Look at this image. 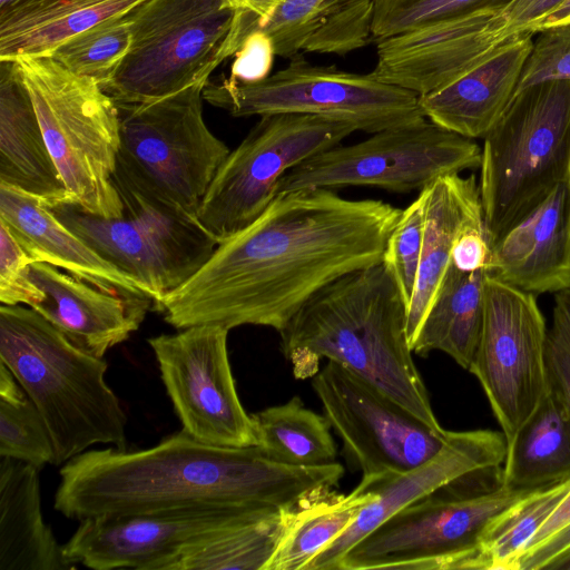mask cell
Listing matches in <instances>:
<instances>
[{"label":"cell","mask_w":570,"mask_h":570,"mask_svg":"<svg viewBox=\"0 0 570 570\" xmlns=\"http://www.w3.org/2000/svg\"><path fill=\"white\" fill-rule=\"evenodd\" d=\"M401 213L324 188L278 193L154 309L177 330L257 325L279 333L323 287L380 264Z\"/></svg>","instance_id":"6da1fadb"},{"label":"cell","mask_w":570,"mask_h":570,"mask_svg":"<svg viewBox=\"0 0 570 570\" xmlns=\"http://www.w3.org/2000/svg\"><path fill=\"white\" fill-rule=\"evenodd\" d=\"M59 474L53 508L80 521L186 509H287L336 487L344 468L289 465L257 445H213L181 430L138 451H85Z\"/></svg>","instance_id":"7a4b0ae2"},{"label":"cell","mask_w":570,"mask_h":570,"mask_svg":"<svg viewBox=\"0 0 570 570\" xmlns=\"http://www.w3.org/2000/svg\"><path fill=\"white\" fill-rule=\"evenodd\" d=\"M407 305L386 266L340 277L313 295L278 334L297 376L321 358L340 363L441 430L406 333Z\"/></svg>","instance_id":"3957f363"},{"label":"cell","mask_w":570,"mask_h":570,"mask_svg":"<svg viewBox=\"0 0 570 570\" xmlns=\"http://www.w3.org/2000/svg\"><path fill=\"white\" fill-rule=\"evenodd\" d=\"M0 362L42 415L63 465L95 444L126 450V414L107 362L75 346L31 307L0 306Z\"/></svg>","instance_id":"277c9868"},{"label":"cell","mask_w":570,"mask_h":570,"mask_svg":"<svg viewBox=\"0 0 570 570\" xmlns=\"http://www.w3.org/2000/svg\"><path fill=\"white\" fill-rule=\"evenodd\" d=\"M494 469L468 472L420 495L350 548L335 570H489L483 532L525 494L490 482Z\"/></svg>","instance_id":"5b68a950"},{"label":"cell","mask_w":570,"mask_h":570,"mask_svg":"<svg viewBox=\"0 0 570 570\" xmlns=\"http://www.w3.org/2000/svg\"><path fill=\"white\" fill-rule=\"evenodd\" d=\"M480 195L490 246L570 177V80L517 91L483 137Z\"/></svg>","instance_id":"8992f818"},{"label":"cell","mask_w":570,"mask_h":570,"mask_svg":"<svg viewBox=\"0 0 570 570\" xmlns=\"http://www.w3.org/2000/svg\"><path fill=\"white\" fill-rule=\"evenodd\" d=\"M14 62L71 199L95 215L121 216L114 180L120 145L116 101L95 79L70 72L51 57Z\"/></svg>","instance_id":"52a82bcc"},{"label":"cell","mask_w":570,"mask_h":570,"mask_svg":"<svg viewBox=\"0 0 570 570\" xmlns=\"http://www.w3.org/2000/svg\"><path fill=\"white\" fill-rule=\"evenodd\" d=\"M131 46L101 88L116 104L153 102L207 83L243 42L223 0H145L129 11Z\"/></svg>","instance_id":"ba28073f"},{"label":"cell","mask_w":570,"mask_h":570,"mask_svg":"<svg viewBox=\"0 0 570 570\" xmlns=\"http://www.w3.org/2000/svg\"><path fill=\"white\" fill-rule=\"evenodd\" d=\"M205 86L153 102L117 104L120 145L114 176L195 218L230 151L205 122Z\"/></svg>","instance_id":"9c48e42d"},{"label":"cell","mask_w":570,"mask_h":570,"mask_svg":"<svg viewBox=\"0 0 570 570\" xmlns=\"http://www.w3.org/2000/svg\"><path fill=\"white\" fill-rule=\"evenodd\" d=\"M114 180L124 205L119 217L95 215L72 199L48 206L101 257L150 288L155 308L204 265L217 243L195 217L119 177Z\"/></svg>","instance_id":"30bf717a"},{"label":"cell","mask_w":570,"mask_h":570,"mask_svg":"<svg viewBox=\"0 0 570 570\" xmlns=\"http://www.w3.org/2000/svg\"><path fill=\"white\" fill-rule=\"evenodd\" d=\"M419 97L372 72L315 66L302 55L259 82L240 83L222 76L203 90L204 100L234 117L315 115L350 122L370 134L425 118Z\"/></svg>","instance_id":"8fae6325"},{"label":"cell","mask_w":570,"mask_h":570,"mask_svg":"<svg viewBox=\"0 0 570 570\" xmlns=\"http://www.w3.org/2000/svg\"><path fill=\"white\" fill-rule=\"evenodd\" d=\"M354 131L350 122L322 116H261L217 169L196 212L197 222L217 245L227 240L262 215L288 170Z\"/></svg>","instance_id":"7c38bea8"},{"label":"cell","mask_w":570,"mask_h":570,"mask_svg":"<svg viewBox=\"0 0 570 570\" xmlns=\"http://www.w3.org/2000/svg\"><path fill=\"white\" fill-rule=\"evenodd\" d=\"M480 164L481 148L474 139L423 118L309 157L281 178L276 195L302 188L355 186L400 194L421 191L440 177L475 169Z\"/></svg>","instance_id":"4fadbf2b"},{"label":"cell","mask_w":570,"mask_h":570,"mask_svg":"<svg viewBox=\"0 0 570 570\" xmlns=\"http://www.w3.org/2000/svg\"><path fill=\"white\" fill-rule=\"evenodd\" d=\"M547 335L535 295L489 273L481 336L469 371L481 383L507 442L548 392Z\"/></svg>","instance_id":"5bb4252c"},{"label":"cell","mask_w":570,"mask_h":570,"mask_svg":"<svg viewBox=\"0 0 570 570\" xmlns=\"http://www.w3.org/2000/svg\"><path fill=\"white\" fill-rule=\"evenodd\" d=\"M312 386L323 414L363 476L396 475L431 458L449 431L436 430L348 367L328 361Z\"/></svg>","instance_id":"9a60e30c"},{"label":"cell","mask_w":570,"mask_h":570,"mask_svg":"<svg viewBox=\"0 0 570 570\" xmlns=\"http://www.w3.org/2000/svg\"><path fill=\"white\" fill-rule=\"evenodd\" d=\"M228 332L219 324H199L147 342L183 431L213 445H255L254 423L229 363Z\"/></svg>","instance_id":"2e32d148"},{"label":"cell","mask_w":570,"mask_h":570,"mask_svg":"<svg viewBox=\"0 0 570 570\" xmlns=\"http://www.w3.org/2000/svg\"><path fill=\"white\" fill-rule=\"evenodd\" d=\"M279 509L205 508L80 520L63 544L67 560L95 570H156L184 546Z\"/></svg>","instance_id":"e0dca14e"},{"label":"cell","mask_w":570,"mask_h":570,"mask_svg":"<svg viewBox=\"0 0 570 570\" xmlns=\"http://www.w3.org/2000/svg\"><path fill=\"white\" fill-rule=\"evenodd\" d=\"M499 14L492 10L466 13L380 39L372 73L417 96L434 92L503 43L495 35Z\"/></svg>","instance_id":"ac0fdd59"},{"label":"cell","mask_w":570,"mask_h":570,"mask_svg":"<svg viewBox=\"0 0 570 570\" xmlns=\"http://www.w3.org/2000/svg\"><path fill=\"white\" fill-rule=\"evenodd\" d=\"M505 452L503 433L490 430L449 431L442 449L423 464L396 475H370L375 498L338 538L309 561L305 570H335L350 548L396 511L456 476L499 468Z\"/></svg>","instance_id":"d6986e66"},{"label":"cell","mask_w":570,"mask_h":570,"mask_svg":"<svg viewBox=\"0 0 570 570\" xmlns=\"http://www.w3.org/2000/svg\"><path fill=\"white\" fill-rule=\"evenodd\" d=\"M30 274L43 293L31 308L75 346L96 357L102 358L126 341L154 307L151 299L99 289L47 263H32Z\"/></svg>","instance_id":"ffe728a7"},{"label":"cell","mask_w":570,"mask_h":570,"mask_svg":"<svg viewBox=\"0 0 570 570\" xmlns=\"http://www.w3.org/2000/svg\"><path fill=\"white\" fill-rule=\"evenodd\" d=\"M489 273L534 295L570 287V177L492 245Z\"/></svg>","instance_id":"44dd1931"},{"label":"cell","mask_w":570,"mask_h":570,"mask_svg":"<svg viewBox=\"0 0 570 570\" xmlns=\"http://www.w3.org/2000/svg\"><path fill=\"white\" fill-rule=\"evenodd\" d=\"M0 222L35 263L62 268L106 292L157 303L150 288L101 257L69 229L43 199L0 183Z\"/></svg>","instance_id":"7402d4cb"},{"label":"cell","mask_w":570,"mask_h":570,"mask_svg":"<svg viewBox=\"0 0 570 570\" xmlns=\"http://www.w3.org/2000/svg\"><path fill=\"white\" fill-rule=\"evenodd\" d=\"M531 33L515 36L445 87L419 97L424 117L461 136L483 138L512 100L525 60Z\"/></svg>","instance_id":"603a6c76"},{"label":"cell","mask_w":570,"mask_h":570,"mask_svg":"<svg viewBox=\"0 0 570 570\" xmlns=\"http://www.w3.org/2000/svg\"><path fill=\"white\" fill-rule=\"evenodd\" d=\"M424 233L416 285L407 307L410 346L451 265L454 242L466 229L484 228L479 184L474 175L440 177L423 189Z\"/></svg>","instance_id":"cb8c5ba5"},{"label":"cell","mask_w":570,"mask_h":570,"mask_svg":"<svg viewBox=\"0 0 570 570\" xmlns=\"http://www.w3.org/2000/svg\"><path fill=\"white\" fill-rule=\"evenodd\" d=\"M0 183L43 199H71L14 61H0Z\"/></svg>","instance_id":"d4e9b609"},{"label":"cell","mask_w":570,"mask_h":570,"mask_svg":"<svg viewBox=\"0 0 570 570\" xmlns=\"http://www.w3.org/2000/svg\"><path fill=\"white\" fill-rule=\"evenodd\" d=\"M39 469L0 456V570H68L41 512Z\"/></svg>","instance_id":"484cf974"},{"label":"cell","mask_w":570,"mask_h":570,"mask_svg":"<svg viewBox=\"0 0 570 570\" xmlns=\"http://www.w3.org/2000/svg\"><path fill=\"white\" fill-rule=\"evenodd\" d=\"M145 0H18L0 9V61L50 57L71 37Z\"/></svg>","instance_id":"4316f807"},{"label":"cell","mask_w":570,"mask_h":570,"mask_svg":"<svg viewBox=\"0 0 570 570\" xmlns=\"http://www.w3.org/2000/svg\"><path fill=\"white\" fill-rule=\"evenodd\" d=\"M500 483L531 492L570 479V407L550 384L537 409L507 442Z\"/></svg>","instance_id":"83f0119b"},{"label":"cell","mask_w":570,"mask_h":570,"mask_svg":"<svg viewBox=\"0 0 570 570\" xmlns=\"http://www.w3.org/2000/svg\"><path fill=\"white\" fill-rule=\"evenodd\" d=\"M488 275V268L463 272L451 263L411 344L414 354L426 356L433 351H441L469 371L483 325Z\"/></svg>","instance_id":"f1b7e54d"},{"label":"cell","mask_w":570,"mask_h":570,"mask_svg":"<svg viewBox=\"0 0 570 570\" xmlns=\"http://www.w3.org/2000/svg\"><path fill=\"white\" fill-rule=\"evenodd\" d=\"M376 495L371 476L348 494L324 488L293 507L285 530L266 570H305L309 561L338 538Z\"/></svg>","instance_id":"f546056e"},{"label":"cell","mask_w":570,"mask_h":570,"mask_svg":"<svg viewBox=\"0 0 570 570\" xmlns=\"http://www.w3.org/2000/svg\"><path fill=\"white\" fill-rule=\"evenodd\" d=\"M293 507L267 512L195 540L164 559L156 570H266L291 522Z\"/></svg>","instance_id":"4dcf8cb0"},{"label":"cell","mask_w":570,"mask_h":570,"mask_svg":"<svg viewBox=\"0 0 570 570\" xmlns=\"http://www.w3.org/2000/svg\"><path fill=\"white\" fill-rule=\"evenodd\" d=\"M256 444L272 459L297 466L336 462L331 423L304 406L299 396L250 415Z\"/></svg>","instance_id":"1f68e13d"},{"label":"cell","mask_w":570,"mask_h":570,"mask_svg":"<svg viewBox=\"0 0 570 570\" xmlns=\"http://www.w3.org/2000/svg\"><path fill=\"white\" fill-rule=\"evenodd\" d=\"M376 1L283 0L268 20L254 30L268 33L276 55L292 59L314 45L327 42L350 21L374 10Z\"/></svg>","instance_id":"d6a6232c"},{"label":"cell","mask_w":570,"mask_h":570,"mask_svg":"<svg viewBox=\"0 0 570 570\" xmlns=\"http://www.w3.org/2000/svg\"><path fill=\"white\" fill-rule=\"evenodd\" d=\"M570 492V479L525 493L487 525L482 549L489 570H512L533 535Z\"/></svg>","instance_id":"836d02e7"},{"label":"cell","mask_w":570,"mask_h":570,"mask_svg":"<svg viewBox=\"0 0 570 570\" xmlns=\"http://www.w3.org/2000/svg\"><path fill=\"white\" fill-rule=\"evenodd\" d=\"M0 456L39 470L53 464L55 450L39 410L11 371L0 362Z\"/></svg>","instance_id":"e575fe53"},{"label":"cell","mask_w":570,"mask_h":570,"mask_svg":"<svg viewBox=\"0 0 570 570\" xmlns=\"http://www.w3.org/2000/svg\"><path fill=\"white\" fill-rule=\"evenodd\" d=\"M131 46L129 11L111 17L60 45L50 56L70 72L101 87L114 76Z\"/></svg>","instance_id":"d590c367"},{"label":"cell","mask_w":570,"mask_h":570,"mask_svg":"<svg viewBox=\"0 0 570 570\" xmlns=\"http://www.w3.org/2000/svg\"><path fill=\"white\" fill-rule=\"evenodd\" d=\"M513 0H377L372 39L387 38L432 21L466 13L502 10Z\"/></svg>","instance_id":"8d00e7d4"},{"label":"cell","mask_w":570,"mask_h":570,"mask_svg":"<svg viewBox=\"0 0 570 570\" xmlns=\"http://www.w3.org/2000/svg\"><path fill=\"white\" fill-rule=\"evenodd\" d=\"M423 189L404 209L386 242L382 263L390 271L407 307L416 285L424 233Z\"/></svg>","instance_id":"74e56055"},{"label":"cell","mask_w":570,"mask_h":570,"mask_svg":"<svg viewBox=\"0 0 570 570\" xmlns=\"http://www.w3.org/2000/svg\"><path fill=\"white\" fill-rule=\"evenodd\" d=\"M539 32L525 60L517 91L539 82L570 80V22Z\"/></svg>","instance_id":"f35d334b"},{"label":"cell","mask_w":570,"mask_h":570,"mask_svg":"<svg viewBox=\"0 0 570 570\" xmlns=\"http://www.w3.org/2000/svg\"><path fill=\"white\" fill-rule=\"evenodd\" d=\"M33 259L0 222V302L3 305L35 306L43 298L31 278Z\"/></svg>","instance_id":"ab89813d"},{"label":"cell","mask_w":570,"mask_h":570,"mask_svg":"<svg viewBox=\"0 0 570 570\" xmlns=\"http://www.w3.org/2000/svg\"><path fill=\"white\" fill-rule=\"evenodd\" d=\"M276 49L273 39L255 29L235 52L229 78L240 83H256L268 76L274 65Z\"/></svg>","instance_id":"60d3db41"},{"label":"cell","mask_w":570,"mask_h":570,"mask_svg":"<svg viewBox=\"0 0 570 570\" xmlns=\"http://www.w3.org/2000/svg\"><path fill=\"white\" fill-rule=\"evenodd\" d=\"M567 0H513L498 16L497 39H508L525 33L534 35L543 21Z\"/></svg>","instance_id":"b9f144b4"},{"label":"cell","mask_w":570,"mask_h":570,"mask_svg":"<svg viewBox=\"0 0 570 570\" xmlns=\"http://www.w3.org/2000/svg\"><path fill=\"white\" fill-rule=\"evenodd\" d=\"M546 361L550 384L570 407V333L556 315L548 330Z\"/></svg>","instance_id":"7bdbcfd3"},{"label":"cell","mask_w":570,"mask_h":570,"mask_svg":"<svg viewBox=\"0 0 570 570\" xmlns=\"http://www.w3.org/2000/svg\"><path fill=\"white\" fill-rule=\"evenodd\" d=\"M491 261V246L484 228L464 230L454 242L451 263L463 272L488 268Z\"/></svg>","instance_id":"ee69618b"},{"label":"cell","mask_w":570,"mask_h":570,"mask_svg":"<svg viewBox=\"0 0 570 570\" xmlns=\"http://www.w3.org/2000/svg\"><path fill=\"white\" fill-rule=\"evenodd\" d=\"M570 551V524L537 547L523 552L514 562L513 570H540Z\"/></svg>","instance_id":"f6af8a7d"},{"label":"cell","mask_w":570,"mask_h":570,"mask_svg":"<svg viewBox=\"0 0 570 570\" xmlns=\"http://www.w3.org/2000/svg\"><path fill=\"white\" fill-rule=\"evenodd\" d=\"M568 524H570V492L554 510V512L549 517V519L542 524L539 531L533 535L520 556L523 552L537 547L548 538L552 537Z\"/></svg>","instance_id":"bcb514c9"},{"label":"cell","mask_w":570,"mask_h":570,"mask_svg":"<svg viewBox=\"0 0 570 570\" xmlns=\"http://www.w3.org/2000/svg\"><path fill=\"white\" fill-rule=\"evenodd\" d=\"M224 3L235 11H243L250 13L253 31L256 26H259L268 20L274 13L276 8L283 0H223Z\"/></svg>","instance_id":"7dc6e473"},{"label":"cell","mask_w":570,"mask_h":570,"mask_svg":"<svg viewBox=\"0 0 570 570\" xmlns=\"http://www.w3.org/2000/svg\"><path fill=\"white\" fill-rule=\"evenodd\" d=\"M552 314L558 316L570 332V287L556 293Z\"/></svg>","instance_id":"c3c4849f"},{"label":"cell","mask_w":570,"mask_h":570,"mask_svg":"<svg viewBox=\"0 0 570 570\" xmlns=\"http://www.w3.org/2000/svg\"><path fill=\"white\" fill-rule=\"evenodd\" d=\"M570 22V0H567L558 10L551 13L541 24L540 30L553 26H559ZM538 31V32H539Z\"/></svg>","instance_id":"681fc988"},{"label":"cell","mask_w":570,"mask_h":570,"mask_svg":"<svg viewBox=\"0 0 570 570\" xmlns=\"http://www.w3.org/2000/svg\"><path fill=\"white\" fill-rule=\"evenodd\" d=\"M548 570H570V551L551 562Z\"/></svg>","instance_id":"f907efd6"},{"label":"cell","mask_w":570,"mask_h":570,"mask_svg":"<svg viewBox=\"0 0 570 570\" xmlns=\"http://www.w3.org/2000/svg\"><path fill=\"white\" fill-rule=\"evenodd\" d=\"M16 1H18V0H0V9L7 7Z\"/></svg>","instance_id":"816d5d0a"}]
</instances>
